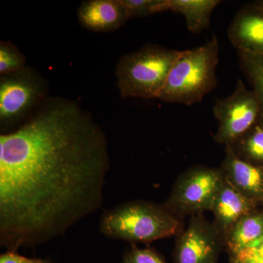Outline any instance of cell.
Returning a JSON list of instances; mask_svg holds the SVG:
<instances>
[{
    "instance_id": "14",
    "label": "cell",
    "mask_w": 263,
    "mask_h": 263,
    "mask_svg": "<svg viewBox=\"0 0 263 263\" xmlns=\"http://www.w3.org/2000/svg\"><path fill=\"white\" fill-rule=\"evenodd\" d=\"M263 237V211L247 214L224 235V245L230 255L247 248Z\"/></svg>"
},
{
    "instance_id": "6",
    "label": "cell",
    "mask_w": 263,
    "mask_h": 263,
    "mask_svg": "<svg viewBox=\"0 0 263 263\" xmlns=\"http://www.w3.org/2000/svg\"><path fill=\"white\" fill-rule=\"evenodd\" d=\"M224 178L221 168L190 167L180 175L164 204L179 217L211 211Z\"/></svg>"
},
{
    "instance_id": "11",
    "label": "cell",
    "mask_w": 263,
    "mask_h": 263,
    "mask_svg": "<svg viewBox=\"0 0 263 263\" xmlns=\"http://www.w3.org/2000/svg\"><path fill=\"white\" fill-rule=\"evenodd\" d=\"M79 23L96 32H109L122 27L129 16L121 0H89L78 9Z\"/></svg>"
},
{
    "instance_id": "7",
    "label": "cell",
    "mask_w": 263,
    "mask_h": 263,
    "mask_svg": "<svg viewBox=\"0 0 263 263\" xmlns=\"http://www.w3.org/2000/svg\"><path fill=\"white\" fill-rule=\"evenodd\" d=\"M213 112L219 122L214 139L226 146L233 144L261 117L258 99L241 80L231 95L216 100Z\"/></svg>"
},
{
    "instance_id": "21",
    "label": "cell",
    "mask_w": 263,
    "mask_h": 263,
    "mask_svg": "<svg viewBox=\"0 0 263 263\" xmlns=\"http://www.w3.org/2000/svg\"><path fill=\"white\" fill-rule=\"evenodd\" d=\"M0 263H51L46 259L27 258L17 251L8 250L0 256Z\"/></svg>"
},
{
    "instance_id": "20",
    "label": "cell",
    "mask_w": 263,
    "mask_h": 263,
    "mask_svg": "<svg viewBox=\"0 0 263 263\" xmlns=\"http://www.w3.org/2000/svg\"><path fill=\"white\" fill-rule=\"evenodd\" d=\"M160 0H121L129 19L154 14V8Z\"/></svg>"
},
{
    "instance_id": "22",
    "label": "cell",
    "mask_w": 263,
    "mask_h": 263,
    "mask_svg": "<svg viewBox=\"0 0 263 263\" xmlns=\"http://www.w3.org/2000/svg\"><path fill=\"white\" fill-rule=\"evenodd\" d=\"M256 4L260 7V8L263 10V2H259V3H256Z\"/></svg>"
},
{
    "instance_id": "18",
    "label": "cell",
    "mask_w": 263,
    "mask_h": 263,
    "mask_svg": "<svg viewBox=\"0 0 263 263\" xmlns=\"http://www.w3.org/2000/svg\"><path fill=\"white\" fill-rule=\"evenodd\" d=\"M122 263H167L155 249L138 248L133 245L123 256Z\"/></svg>"
},
{
    "instance_id": "19",
    "label": "cell",
    "mask_w": 263,
    "mask_h": 263,
    "mask_svg": "<svg viewBox=\"0 0 263 263\" xmlns=\"http://www.w3.org/2000/svg\"><path fill=\"white\" fill-rule=\"evenodd\" d=\"M232 263L263 262V237L255 240L247 248L230 255Z\"/></svg>"
},
{
    "instance_id": "9",
    "label": "cell",
    "mask_w": 263,
    "mask_h": 263,
    "mask_svg": "<svg viewBox=\"0 0 263 263\" xmlns=\"http://www.w3.org/2000/svg\"><path fill=\"white\" fill-rule=\"evenodd\" d=\"M227 180L242 195L257 203L263 202V167L240 158L231 146H226L221 167Z\"/></svg>"
},
{
    "instance_id": "10",
    "label": "cell",
    "mask_w": 263,
    "mask_h": 263,
    "mask_svg": "<svg viewBox=\"0 0 263 263\" xmlns=\"http://www.w3.org/2000/svg\"><path fill=\"white\" fill-rule=\"evenodd\" d=\"M228 36L238 51L263 54V10L257 4L238 12L230 24Z\"/></svg>"
},
{
    "instance_id": "4",
    "label": "cell",
    "mask_w": 263,
    "mask_h": 263,
    "mask_svg": "<svg viewBox=\"0 0 263 263\" xmlns=\"http://www.w3.org/2000/svg\"><path fill=\"white\" fill-rule=\"evenodd\" d=\"M182 51L147 44L124 55L116 68L118 88L122 98H157L171 68Z\"/></svg>"
},
{
    "instance_id": "15",
    "label": "cell",
    "mask_w": 263,
    "mask_h": 263,
    "mask_svg": "<svg viewBox=\"0 0 263 263\" xmlns=\"http://www.w3.org/2000/svg\"><path fill=\"white\" fill-rule=\"evenodd\" d=\"M259 119L253 127L230 145L240 158L257 166L263 165V124L259 123Z\"/></svg>"
},
{
    "instance_id": "13",
    "label": "cell",
    "mask_w": 263,
    "mask_h": 263,
    "mask_svg": "<svg viewBox=\"0 0 263 263\" xmlns=\"http://www.w3.org/2000/svg\"><path fill=\"white\" fill-rule=\"evenodd\" d=\"M219 0H160L154 8V14L171 11L185 18L190 32L197 34L209 28L214 10Z\"/></svg>"
},
{
    "instance_id": "2",
    "label": "cell",
    "mask_w": 263,
    "mask_h": 263,
    "mask_svg": "<svg viewBox=\"0 0 263 263\" xmlns=\"http://www.w3.org/2000/svg\"><path fill=\"white\" fill-rule=\"evenodd\" d=\"M182 230L181 217L164 204L136 200L107 211L100 231L109 238L150 243L177 235Z\"/></svg>"
},
{
    "instance_id": "8",
    "label": "cell",
    "mask_w": 263,
    "mask_h": 263,
    "mask_svg": "<svg viewBox=\"0 0 263 263\" xmlns=\"http://www.w3.org/2000/svg\"><path fill=\"white\" fill-rule=\"evenodd\" d=\"M224 237L202 214L192 216L187 227L177 235L175 263H218Z\"/></svg>"
},
{
    "instance_id": "12",
    "label": "cell",
    "mask_w": 263,
    "mask_h": 263,
    "mask_svg": "<svg viewBox=\"0 0 263 263\" xmlns=\"http://www.w3.org/2000/svg\"><path fill=\"white\" fill-rule=\"evenodd\" d=\"M255 207V202L235 190L224 178L211 210L215 219L214 226L224 237L237 221L254 212Z\"/></svg>"
},
{
    "instance_id": "3",
    "label": "cell",
    "mask_w": 263,
    "mask_h": 263,
    "mask_svg": "<svg viewBox=\"0 0 263 263\" xmlns=\"http://www.w3.org/2000/svg\"><path fill=\"white\" fill-rule=\"evenodd\" d=\"M219 53L216 35L199 47L183 50L170 71L159 99L188 106L201 102L217 86Z\"/></svg>"
},
{
    "instance_id": "1",
    "label": "cell",
    "mask_w": 263,
    "mask_h": 263,
    "mask_svg": "<svg viewBox=\"0 0 263 263\" xmlns=\"http://www.w3.org/2000/svg\"><path fill=\"white\" fill-rule=\"evenodd\" d=\"M106 136L77 102L48 97L0 136V245L34 247L101 207Z\"/></svg>"
},
{
    "instance_id": "16",
    "label": "cell",
    "mask_w": 263,
    "mask_h": 263,
    "mask_svg": "<svg viewBox=\"0 0 263 263\" xmlns=\"http://www.w3.org/2000/svg\"><path fill=\"white\" fill-rule=\"evenodd\" d=\"M240 66L253 87L263 117V54L238 51Z\"/></svg>"
},
{
    "instance_id": "23",
    "label": "cell",
    "mask_w": 263,
    "mask_h": 263,
    "mask_svg": "<svg viewBox=\"0 0 263 263\" xmlns=\"http://www.w3.org/2000/svg\"><path fill=\"white\" fill-rule=\"evenodd\" d=\"M257 263H263V262H257Z\"/></svg>"
},
{
    "instance_id": "17",
    "label": "cell",
    "mask_w": 263,
    "mask_h": 263,
    "mask_svg": "<svg viewBox=\"0 0 263 263\" xmlns=\"http://www.w3.org/2000/svg\"><path fill=\"white\" fill-rule=\"evenodd\" d=\"M26 66L25 57L15 45L10 41L0 42V75L13 73Z\"/></svg>"
},
{
    "instance_id": "5",
    "label": "cell",
    "mask_w": 263,
    "mask_h": 263,
    "mask_svg": "<svg viewBox=\"0 0 263 263\" xmlns=\"http://www.w3.org/2000/svg\"><path fill=\"white\" fill-rule=\"evenodd\" d=\"M49 85L29 66L0 77V127L4 132L23 124L48 98Z\"/></svg>"
}]
</instances>
